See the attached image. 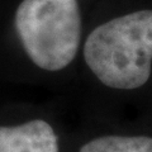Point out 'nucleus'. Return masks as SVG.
Listing matches in <instances>:
<instances>
[{
    "mask_svg": "<svg viewBox=\"0 0 152 152\" xmlns=\"http://www.w3.org/2000/svg\"><path fill=\"white\" fill-rule=\"evenodd\" d=\"M84 57L107 86L141 88L151 75L152 10L134 12L96 27L86 38Z\"/></svg>",
    "mask_w": 152,
    "mask_h": 152,
    "instance_id": "f257e3e1",
    "label": "nucleus"
},
{
    "mask_svg": "<svg viewBox=\"0 0 152 152\" xmlns=\"http://www.w3.org/2000/svg\"><path fill=\"white\" fill-rule=\"evenodd\" d=\"M15 28L27 55L38 67L58 71L75 58L81 39L77 0H23Z\"/></svg>",
    "mask_w": 152,
    "mask_h": 152,
    "instance_id": "f03ea898",
    "label": "nucleus"
},
{
    "mask_svg": "<svg viewBox=\"0 0 152 152\" xmlns=\"http://www.w3.org/2000/svg\"><path fill=\"white\" fill-rule=\"evenodd\" d=\"M0 152H58V140L41 119L15 127H0Z\"/></svg>",
    "mask_w": 152,
    "mask_h": 152,
    "instance_id": "7ed1b4c3",
    "label": "nucleus"
},
{
    "mask_svg": "<svg viewBox=\"0 0 152 152\" xmlns=\"http://www.w3.org/2000/svg\"><path fill=\"white\" fill-rule=\"evenodd\" d=\"M80 152H152V138L146 136H104L85 143Z\"/></svg>",
    "mask_w": 152,
    "mask_h": 152,
    "instance_id": "20e7f679",
    "label": "nucleus"
}]
</instances>
